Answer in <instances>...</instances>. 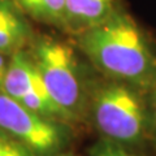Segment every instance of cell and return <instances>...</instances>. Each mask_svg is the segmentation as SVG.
Here are the masks:
<instances>
[{"label": "cell", "mask_w": 156, "mask_h": 156, "mask_svg": "<svg viewBox=\"0 0 156 156\" xmlns=\"http://www.w3.org/2000/svg\"><path fill=\"white\" fill-rule=\"evenodd\" d=\"M78 44L111 80L142 92L156 87V57L142 29L129 14L116 11L99 25L80 33Z\"/></svg>", "instance_id": "obj_1"}, {"label": "cell", "mask_w": 156, "mask_h": 156, "mask_svg": "<svg viewBox=\"0 0 156 156\" xmlns=\"http://www.w3.org/2000/svg\"><path fill=\"white\" fill-rule=\"evenodd\" d=\"M89 99L96 128L108 140L133 144L144 138L151 120L142 91L111 80L98 86Z\"/></svg>", "instance_id": "obj_2"}, {"label": "cell", "mask_w": 156, "mask_h": 156, "mask_svg": "<svg viewBox=\"0 0 156 156\" xmlns=\"http://www.w3.org/2000/svg\"><path fill=\"white\" fill-rule=\"evenodd\" d=\"M30 57L53 101L70 121L80 116L89 95L72 48L53 38L41 37L34 43Z\"/></svg>", "instance_id": "obj_3"}, {"label": "cell", "mask_w": 156, "mask_h": 156, "mask_svg": "<svg viewBox=\"0 0 156 156\" xmlns=\"http://www.w3.org/2000/svg\"><path fill=\"white\" fill-rule=\"evenodd\" d=\"M0 130L38 155H53L65 143V134L58 121L30 111L2 91Z\"/></svg>", "instance_id": "obj_4"}, {"label": "cell", "mask_w": 156, "mask_h": 156, "mask_svg": "<svg viewBox=\"0 0 156 156\" xmlns=\"http://www.w3.org/2000/svg\"><path fill=\"white\" fill-rule=\"evenodd\" d=\"M0 91L47 119L58 122L70 121L51 98L30 55L23 51L12 53Z\"/></svg>", "instance_id": "obj_5"}, {"label": "cell", "mask_w": 156, "mask_h": 156, "mask_svg": "<svg viewBox=\"0 0 156 156\" xmlns=\"http://www.w3.org/2000/svg\"><path fill=\"white\" fill-rule=\"evenodd\" d=\"M116 0H65V29L78 34L96 26L116 12Z\"/></svg>", "instance_id": "obj_6"}, {"label": "cell", "mask_w": 156, "mask_h": 156, "mask_svg": "<svg viewBox=\"0 0 156 156\" xmlns=\"http://www.w3.org/2000/svg\"><path fill=\"white\" fill-rule=\"evenodd\" d=\"M31 17L50 25L65 26V0H14Z\"/></svg>", "instance_id": "obj_7"}, {"label": "cell", "mask_w": 156, "mask_h": 156, "mask_svg": "<svg viewBox=\"0 0 156 156\" xmlns=\"http://www.w3.org/2000/svg\"><path fill=\"white\" fill-rule=\"evenodd\" d=\"M0 156H33V152L18 140L0 130Z\"/></svg>", "instance_id": "obj_8"}, {"label": "cell", "mask_w": 156, "mask_h": 156, "mask_svg": "<svg viewBox=\"0 0 156 156\" xmlns=\"http://www.w3.org/2000/svg\"><path fill=\"white\" fill-rule=\"evenodd\" d=\"M92 156H134V155L125 151V148H122L121 144L107 139L94 148Z\"/></svg>", "instance_id": "obj_9"}, {"label": "cell", "mask_w": 156, "mask_h": 156, "mask_svg": "<svg viewBox=\"0 0 156 156\" xmlns=\"http://www.w3.org/2000/svg\"><path fill=\"white\" fill-rule=\"evenodd\" d=\"M8 62H9V60H7V58H5V53H2V52H0V90H2L4 78H5Z\"/></svg>", "instance_id": "obj_10"}, {"label": "cell", "mask_w": 156, "mask_h": 156, "mask_svg": "<svg viewBox=\"0 0 156 156\" xmlns=\"http://www.w3.org/2000/svg\"><path fill=\"white\" fill-rule=\"evenodd\" d=\"M152 124L156 130V87L154 89V98H152Z\"/></svg>", "instance_id": "obj_11"}, {"label": "cell", "mask_w": 156, "mask_h": 156, "mask_svg": "<svg viewBox=\"0 0 156 156\" xmlns=\"http://www.w3.org/2000/svg\"><path fill=\"white\" fill-rule=\"evenodd\" d=\"M0 2H5V0H0Z\"/></svg>", "instance_id": "obj_12"}]
</instances>
